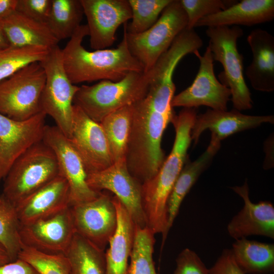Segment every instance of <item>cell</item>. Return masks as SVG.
<instances>
[{
  "instance_id": "obj_1",
  "label": "cell",
  "mask_w": 274,
  "mask_h": 274,
  "mask_svg": "<svg viewBox=\"0 0 274 274\" xmlns=\"http://www.w3.org/2000/svg\"><path fill=\"white\" fill-rule=\"evenodd\" d=\"M194 108H183L172 123L175 139L172 151L156 174L142 184L143 207L147 226L155 234L164 235L167 224V201L173 187L187 159L196 117Z\"/></svg>"
},
{
  "instance_id": "obj_2",
  "label": "cell",
  "mask_w": 274,
  "mask_h": 274,
  "mask_svg": "<svg viewBox=\"0 0 274 274\" xmlns=\"http://www.w3.org/2000/svg\"><path fill=\"white\" fill-rule=\"evenodd\" d=\"M87 36V25H81L61 49L64 67L73 84L98 80L117 82L131 72H144L128 49L124 30L121 42L112 49L86 50L82 42Z\"/></svg>"
},
{
  "instance_id": "obj_3",
  "label": "cell",
  "mask_w": 274,
  "mask_h": 274,
  "mask_svg": "<svg viewBox=\"0 0 274 274\" xmlns=\"http://www.w3.org/2000/svg\"><path fill=\"white\" fill-rule=\"evenodd\" d=\"M132 107L125 161L129 173L142 184L156 174L165 159L162 138L175 114L174 110L155 107L145 96Z\"/></svg>"
},
{
  "instance_id": "obj_4",
  "label": "cell",
  "mask_w": 274,
  "mask_h": 274,
  "mask_svg": "<svg viewBox=\"0 0 274 274\" xmlns=\"http://www.w3.org/2000/svg\"><path fill=\"white\" fill-rule=\"evenodd\" d=\"M150 71L132 72L117 82L101 80L92 85H83L76 92L74 105L100 123L109 114L134 104L146 95Z\"/></svg>"
},
{
  "instance_id": "obj_5",
  "label": "cell",
  "mask_w": 274,
  "mask_h": 274,
  "mask_svg": "<svg viewBox=\"0 0 274 274\" xmlns=\"http://www.w3.org/2000/svg\"><path fill=\"white\" fill-rule=\"evenodd\" d=\"M59 175L56 156L43 141L21 155L4 179L2 195L15 207Z\"/></svg>"
},
{
  "instance_id": "obj_6",
  "label": "cell",
  "mask_w": 274,
  "mask_h": 274,
  "mask_svg": "<svg viewBox=\"0 0 274 274\" xmlns=\"http://www.w3.org/2000/svg\"><path fill=\"white\" fill-rule=\"evenodd\" d=\"M206 33L214 61L223 66L220 77L230 90L233 109L239 111L251 109L253 101L244 77V57L237 46L238 39L244 34L243 29L238 26L211 27Z\"/></svg>"
},
{
  "instance_id": "obj_7",
  "label": "cell",
  "mask_w": 274,
  "mask_h": 274,
  "mask_svg": "<svg viewBox=\"0 0 274 274\" xmlns=\"http://www.w3.org/2000/svg\"><path fill=\"white\" fill-rule=\"evenodd\" d=\"M187 22L180 0H172L157 22L143 32L127 33L124 24L128 49L142 65L144 72L153 67L177 36L187 28Z\"/></svg>"
},
{
  "instance_id": "obj_8",
  "label": "cell",
  "mask_w": 274,
  "mask_h": 274,
  "mask_svg": "<svg viewBox=\"0 0 274 274\" xmlns=\"http://www.w3.org/2000/svg\"><path fill=\"white\" fill-rule=\"evenodd\" d=\"M40 62L46 74L41 98V111L51 117L56 126L69 138L72 129L74 99L79 86L73 84L68 78L61 49L58 45L50 49Z\"/></svg>"
},
{
  "instance_id": "obj_9",
  "label": "cell",
  "mask_w": 274,
  "mask_h": 274,
  "mask_svg": "<svg viewBox=\"0 0 274 274\" xmlns=\"http://www.w3.org/2000/svg\"><path fill=\"white\" fill-rule=\"evenodd\" d=\"M45 81L40 62L30 63L0 81V113L22 121L41 112V98Z\"/></svg>"
},
{
  "instance_id": "obj_10",
  "label": "cell",
  "mask_w": 274,
  "mask_h": 274,
  "mask_svg": "<svg viewBox=\"0 0 274 274\" xmlns=\"http://www.w3.org/2000/svg\"><path fill=\"white\" fill-rule=\"evenodd\" d=\"M193 54L199 61L197 74L190 86L174 96L172 107L195 109L205 106L213 110L226 111L231 93L215 76L212 53L208 46L203 55L198 50Z\"/></svg>"
},
{
  "instance_id": "obj_11",
  "label": "cell",
  "mask_w": 274,
  "mask_h": 274,
  "mask_svg": "<svg viewBox=\"0 0 274 274\" xmlns=\"http://www.w3.org/2000/svg\"><path fill=\"white\" fill-rule=\"evenodd\" d=\"M70 207L76 233L104 251L117 225L113 197L101 191L96 198Z\"/></svg>"
},
{
  "instance_id": "obj_12",
  "label": "cell",
  "mask_w": 274,
  "mask_h": 274,
  "mask_svg": "<svg viewBox=\"0 0 274 274\" xmlns=\"http://www.w3.org/2000/svg\"><path fill=\"white\" fill-rule=\"evenodd\" d=\"M43 141L53 151L59 175L68 184L70 206L96 198L100 192H96L88 186L84 163L69 139L56 126L46 125Z\"/></svg>"
},
{
  "instance_id": "obj_13",
  "label": "cell",
  "mask_w": 274,
  "mask_h": 274,
  "mask_svg": "<svg viewBox=\"0 0 274 274\" xmlns=\"http://www.w3.org/2000/svg\"><path fill=\"white\" fill-rule=\"evenodd\" d=\"M76 233L68 207L48 217L20 224L23 246L51 254H65Z\"/></svg>"
},
{
  "instance_id": "obj_14",
  "label": "cell",
  "mask_w": 274,
  "mask_h": 274,
  "mask_svg": "<svg viewBox=\"0 0 274 274\" xmlns=\"http://www.w3.org/2000/svg\"><path fill=\"white\" fill-rule=\"evenodd\" d=\"M89 187L96 192H112L123 204L134 225L147 226L143 207L142 184L128 170L125 160L113 163L108 168L87 175Z\"/></svg>"
},
{
  "instance_id": "obj_15",
  "label": "cell",
  "mask_w": 274,
  "mask_h": 274,
  "mask_svg": "<svg viewBox=\"0 0 274 274\" xmlns=\"http://www.w3.org/2000/svg\"><path fill=\"white\" fill-rule=\"evenodd\" d=\"M68 139L82 159L87 175L102 170L113 163L100 123L74 105L72 132Z\"/></svg>"
},
{
  "instance_id": "obj_16",
  "label": "cell",
  "mask_w": 274,
  "mask_h": 274,
  "mask_svg": "<svg viewBox=\"0 0 274 274\" xmlns=\"http://www.w3.org/2000/svg\"><path fill=\"white\" fill-rule=\"evenodd\" d=\"M46 117L41 112L28 119L18 121L0 113V181L21 155L43 141Z\"/></svg>"
},
{
  "instance_id": "obj_17",
  "label": "cell",
  "mask_w": 274,
  "mask_h": 274,
  "mask_svg": "<svg viewBox=\"0 0 274 274\" xmlns=\"http://www.w3.org/2000/svg\"><path fill=\"white\" fill-rule=\"evenodd\" d=\"M94 50L105 49L116 40L118 28L131 19L128 0H80Z\"/></svg>"
},
{
  "instance_id": "obj_18",
  "label": "cell",
  "mask_w": 274,
  "mask_h": 274,
  "mask_svg": "<svg viewBox=\"0 0 274 274\" xmlns=\"http://www.w3.org/2000/svg\"><path fill=\"white\" fill-rule=\"evenodd\" d=\"M231 189L244 202L242 209L227 225L229 235L235 240L251 235L274 238V207L268 201L252 202L249 197L247 181Z\"/></svg>"
},
{
  "instance_id": "obj_19",
  "label": "cell",
  "mask_w": 274,
  "mask_h": 274,
  "mask_svg": "<svg viewBox=\"0 0 274 274\" xmlns=\"http://www.w3.org/2000/svg\"><path fill=\"white\" fill-rule=\"evenodd\" d=\"M70 206L68 184L61 175L27 196L15 208L20 224L53 215Z\"/></svg>"
},
{
  "instance_id": "obj_20",
  "label": "cell",
  "mask_w": 274,
  "mask_h": 274,
  "mask_svg": "<svg viewBox=\"0 0 274 274\" xmlns=\"http://www.w3.org/2000/svg\"><path fill=\"white\" fill-rule=\"evenodd\" d=\"M274 123L273 115L253 116L241 113L233 109L230 111L208 109L197 115L191 131V138L196 145L201 134L206 129L219 141L235 133L255 128L262 123Z\"/></svg>"
},
{
  "instance_id": "obj_21",
  "label": "cell",
  "mask_w": 274,
  "mask_h": 274,
  "mask_svg": "<svg viewBox=\"0 0 274 274\" xmlns=\"http://www.w3.org/2000/svg\"><path fill=\"white\" fill-rule=\"evenodd\" d=\"M247 42L252 60L246 75L253 88L269 92L274 90V37L267 31L256 28L249 33Z\"/></svg>"
},
{
  "instance_id": "obj_22",
  "label": "cell",
  "mask_w": 274,
  "mask_h": 274,
  "mask_svg": "<svg viewBox=\"0 0 274 274\" xmlns=\"http://www.w3.org/2000/svg\"><path fill=\"white\" fill-rule=\"evenodd\" d=\"M273 0H242L217 13L198 20L196 27L245 25L250 26L272 21Z\"/></svg>"
},
{
  "instance_id": "obj_23",
  "label": "cell",
  "mask_w": 274,
  "mask_h": 274,
  "mask_svg": "<svg viewBox=\"0 0 274 274\" xmlns=\"http://www.w3.org/2000/svg\"><path fill=\"white\" fill-rule=\"evenodd\" d=\"M117 216L116 231L105 253L106 274H128V260L133 245L134 224L121 201L113 197Z\"/></svg>"
},
{
  "instance_id": "obj_24",
  "label": "cell",
  "mask_w": 274,
  "mask_h": 274,
  "mask_svg": "<svg viewBox=\"0 0 274 274\" xmlns=\"http://www.w3.org/2000/svg\"><path fill=\"white\" fill-rule=\"evenodd\" d=\"M220 144L221 141L211 134L210 144L206 151L195 160L186 161L167 199V234L178 214L183 199L200 175L210 164L213 157L219 151Z\"/></svg>"
},
{
  "instance_id": "obj_25",
  "label": "cell",
  "mask_w": 274,
  "mask_h": 274,
  "mask_svg": "<svg viewBox=\"0 0 274 274\" xmlns=\"http://www.w3.org/2000/svg\"><path fill=\"white\" fill-rule=\"evenodd\" d=\"M0 26L11 47H40L50 49L59 42L46 24L31 19L17 11L0 21Z\"/></svg>"
},
{
  "instance_id": "obj_26",
  "label": "cell",
  "mask_w": 274,
  "mask_h": 274,
  "mask_svg": "<svg viewBox=\"0 0 274 274\" xmlns=\"http://www.w3.org/2000/svg\"><path fill=\"white\" fill-rule=\"evenodd\" d=\"M234 259L245 274H272L274 271V245L236 239L231 249Z\"/></svg>"
},
{
  "instance_id": "obj_27",
  "label": "cell",
  "mask_w": 274,
  "mask_h": 274,
  "mask_svg": "<svg viewBox=\"0 0 274 274\" xmlns=\"http://www.w3.org/2000/svg\"><path fill=\"white\" fill-rule=\"evenodd\" d=\"M70 274H106L105 253L76 233L65 254Z\"/></svg>"
},
{
  "instance_id": "obj_28",
  "label": "cell",
  "mask_w": 274,
  "mask_h": 274,
  "mask_svg": "<svg viewBox=\"0 0 274 274\" xmlns=\"http://www.w3.org/2000/svg\"><path fill=\"white\" fill-rule=\"evenodd\" d=\"M132 105L113 112L99 123L107 138L113 163L125 160L131 124Z\"/></svg>"
},
{
  "instance_id": "obj_29",
  "label": "cell",
  "mask_w": 274,
  "mask_h": 274,
  "mask_svg": "<svg viewBox=\"0 0 274 274\" xmlns=\"http://www.w3.org/2000/svg\"><path fill=\"white\" fill-rule=\"evenodd\" d=\"M83 15L80 0H52L46 24L54 37L60 41L73 35L81 25Z\"/></svg>"
},
{
  "instance_id": "obj_30",
  "label": "cell",
  "mask_w": 274,
  "mask_h": 274,
  "mask_svg": "<svg viewBox=\"0 0 274 274\" xmlns=\"http://www.w3.org/2000/svg\"><path fill=\"white\" fill-rule=\"evenodd\" d=\"M155 233L147 226L134 225L128 274H158L153 260Z\"/></svg>"
},
{
  "instance_id": "obj_31",
  "label": "cell",
  "mask_w": 274,
  "mask_h": 274,
  "mask_svg": "<svg viewBox=\"0 0 274 274\" xmlns=\"http://www.w3.org/2000/svg\"><path fill=\"white\" fill-rule=\"evenodd\" d=\"M49 50L40 47L11 46L0 50V81L30 63L42 61Z\"/></svg>"
},
{
  "instance_id": "obj_32",
  "label": "cell",
  "mask_w": 274,
  "mask_h": 274,
  "mask_svg": "<svg viewBox=\"0 0 274 274\" xmlns=\"http://www.w3.org/2000/svg\"><path fill=\"white\" fill-rule=\"evenodd\" d=\"M172 0H128L131 10V21L124 24L127 33L143 32L158 20L159 15Z\"/></svg>"
},
{
  "instance_id": "obj_33",
  "label": "cell",
  "mask_w": 274,
  "mask_h": 274,
  "mask_svg": "<svg viewBox=\"0 0 274 274\" xmlns=\"http://www.w3.org/2000/svg\"><path fill=\"white\" fill-rule=\"evenodd\" d=\"M20 223L15 207L0 195V243L13 261L17 259L23 245L19 231Z\"/></svg>"
},
{
  "instance_id": "obj_34",
  "label": "cell",
  "mask_w": 274,
  "mask_h": 274,
  "mask_svg": "<svg viewBox=\"0 0 274 274\" xmlns=\"http://www.w3.org/2000/svg\"><path fill=\"white\" fill-rule=\"evenodd\" d=\"M17 258L31 265L39 274H70V266L65 254H51L23 246Z\"/></svg>"
},
{
  "instance_id": "obj_35",
  "label": "cell",
  "mask_w": 274,
  "mask_h": 274,
  "mask_svg": "<svg viewBox=\"0 0 274 274\" xmlns=\"http://www.w3.org/2000/svg\"><path fill=\"white\" fill-rule=\"evenodd\" d=\"M233 0H180L187 17V29H194L200 19L224 10L235 4Z\"/></svg>"
},
{
  "instance_id": "obj_36",
  "label": "cell",
  "mask_w": 274,
  "mask_h": 274,
  "mask_svg": "<svg viewBox=\"0 0 274 274\" xmlns=\"http://www.w3.org/2000/svg\"><path fill=\"white\" fill-rule=\"evenodd\" d=\"M52 0H17L16 11L40 23L46 24Z\"/></svg>"
},
{
  "instance_id": "obj_37",
  "label": "cell",
  "mask_w": 274,
  "mask_h": 274,
  "mask_svg": "<svg viewBox=\"0 0 274 274\" xmlns=\"http://www.w3.org/2000/svg\"><path fill=\"white\" fill-rule=\"evenodd\" d=\"M176 267L174 274H210L198 255L193 251L185 248L176 260Z\"/></svg>"
},
{
  "instance_id": "obj_38",
  "label": "cell",
  "mask_w": 274,
  "mask_h": 274,
  "mask_svg": "<svg viewBox=\"0 0 274 274\" xmlns=\"http://www.w3.org/2000/svg\"><path fill=\"white\" fill-rule=\"evenodd\" d=\"M210 274H245L236 262L231 249L224 250L213 266Z\"/></svg>"
},
{
  "instance_id": "obj_39",
  "label": "cell",
  "mask_w": 274,
  "mask_h": 274,
  "mask_svg": "<svg viewBox=\"0 0 274 274\" xmlns=\"http://www.w3.org/2000/svg\"><path fill=\"white\" fill-rule=\"evenodd\" d=\"M0 274H39L26 261L17 258L8 263L0 266Z\"/></svg>"
},
{
  "instance_id": "obj_40",
  "label": "cell",
  "mask_w": 274,
  "mask_h": 274,
  "mask_svg": "<svg viewBox=\"0 0 274 274\" xmlns=\"http://www.w3.org/2000/svg\"><path fill=\"white\" fill-rule=\"evenodd\" d=\"M17 0H0V21L16 11Z\"/></svg>"
},
{
  "instance_id": "obj_41",
  "label": "cell",
  "mask_w": 274,
  "mask_h": 274,
  "mask_svg": "<svg viewBox=\"0 0 274 274\" xmlns=\"http://www.w3.org/2000/svg\"><path fill=\"white\" fill-rule=\"evenodd\" d=\"M13 261L5 248L0 243V266Z\"/></svg>"
},
{
  "instance_id": "obj_42",
  "label": "cell",
  "mask_w": 274,
  "mask_h": 274,
  "mask_svg": "<svg viewBox=\"0 0 274 274\" xmlns=\"http://www.w3.org/2000/svg\"><path fill=\"white\" fill-rule=\"evenodd\" d=\"M10 46L7 38L3 29L0 26V50L7 48Z\"/></svg>"
}]
</instances>
